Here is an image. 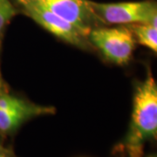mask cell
I'll list each match as a JSON object with an SVG mask.
<instances>
[{
    "label": "cell",
    "mask_w": 157,
    "mask_h": 157,
    "mask_svg": "<svg viewBox=\"0 0 157 157\" xmlns=\"http://www.w3.org/2000/svg\"><path fill=\"white\" fill-rule=\"evenodd\" d=\"M87 39L91 45L100 51L104 58L119 66L130 61L136 44L135 35L128 25L98 26L91 30Z\"/></svg>",
    "instance_id": "2"
},
{
    "label": "cell",
    "mask_w": 157,
    "mask_h": 157,
    "mask_svg": "<svg viewBox=\"0 0 157 157\" xmlns=\"http://www.w3.org/2000/svg\"><path fill=\"white\" fill-rule=\"evenodd\" d=\"M70 23L87 39L91 30L100 26L88 0H36Z\"/></svg>",
    "instance_id": "6"
},
{
    "label": "cell",
    "mask_w": 157,
    "mask_h": 157,
    "mask_svg": "<svg viewBox=\"0 0 157 157\" xmlns=\"http://www.w3.org/2000/svg\"><path fill=\"white\" fill-rule=\"evenodd\" d=\"M3 93H5V92H4V90H3V87H2V88H0V94H3Z\"/></svg>",
    "instance_id": "13"
},
{
    "label": "cell",
    "mask_w": 157,
    "mask_h": 157,
    "mask_svg": "<svg viewBox=\"0 0 157 157\" xmlns=\"http://www.w3.org/2000/svg\"><path fill=\"white\" fill-rule=\"evenodd\" d=\"M157 140V80L151 70L135 87L129 129L123 148L129 157H142L147 141Z\"/></svg>",
    "instance_id": "1"
},
{
    "label": "cell",
    "mask_w": 157,
    "mask_h": 157,
    "mask_svg": "<svg viewBox=\"0 0 157 157\" xmlns=\"http://www.w3.org/2000/svg\"><path fill=\"white\" fill-rule=\"evenodd\" d=\"M96 18L102 25H130L147 24L157 6L155 0L97 3L88 0Z\"/></svg>",
    "instance_id": "3"
},
{
    "label": "cell",
    "mask_w": 157,
    "mask_h": 157,
    "mask_svg": "<svg viewBox=\"0 0 157 157\" xmlns=\"http://www.w3.org/2000/svg\"><path fill=\"white\" fill-rule=\"evenodd\" d=\"M0 157H11L10 155H6L5 153H3V152L0 151Z\"/></svg>",
    "instance_id": "10"
},
{
    "label": "cell",
    "mask_w": 157,
    "mask_h": 157,
    "mask_svg": "<svg viewBox=\"0 0 157 157\" xmlns=\"http://www.w3.org/2000/svg\"><path fill=\"white\" fill-rule=\"evenodd\" d=\"M52 107L40 106L31 101L3 93L0 94V131L10 133L18 128L30 119L52 114Z\"/></svg>",
    "instance_id": "5"
},
{
    "label": "cell",
    "mask_w": 157,
    "mask_h": 157,
    "mask_svg": "<svg viewBox=\"0 0 157 157\" xmlns=\"http://www.w3.org/2000/svg\"><path fill=\"white\" fill-rule=\"evenodd\" d=\"M19 4L26 16L57 38L80 49L86 50L92 46L88 39L73 25L39 4L38 1L25 0Z\"/></svg>",
    "instance_id": "4"
},
{
    "label": "cell",
    "mask_w": 157,
    "mask_h": 157,
    "mask_svg": "<svg viewBox=\"0 0 157 157\" xmlns=\"http://www.w3.org/2000/svg\"><path fill=\"white\" fill-rule=\"evenodd\" d=\"M147 24L150 25L154 28L157 29V6L155 7L154 12H153L151 17H150V19H149V21H148Z\"/></svg>",
    "instance_id": "9"
},
{
    "label": "cell",
    "mask_w": 157,
    "mask_h": 157,
    "mask_svg": "<svg viewBox=\"0 0 157 157\" xmlns=\"http://www.w3.org/2000/svg\"><path fill=\"white\" fill-rule=\"evenodd\" d=\"M16 14L17 10L10 0H0V37L4 29Z\"/></svg>",
    "instance_id": "8"
},
{
    "label": "cell",
    "mask_w": 157,
    "mask_h": 157,
    "mask_svg": "<svg viewBox=\"0 0 157 157\" xmlns=\"http://www.w3.org/2000/svg\"><path fill=\"white\" fill-rule=\"evenodd\" d=\"M135 35L136 42L157 53V29L148 24L128 25Z\"/></svg>",
    "instance_id": "7"
},
{
    "label": "cell",
    "mask_w": 157,
    "mask_h": 157,
    "mask_svg": "<svg viewBox=\"0 0 157 157\" xmlns=\"http://www.w3.org/2000/svg\"><path fill=\"white\" fill-rule=\"evenodd\" d=\"M147 157H157V153L156 154H153V155H148V156Z\"/></svg>",
    "instance_id": "12"
},
{
    "label": "cell",
    "mask_w": 157,
    "mask_h": 157,
    "mask_svg": "<svg viewBox=\"0 0 157 157\" xmlns=\"http://www.w3.org/2000/svg\"><path fill=\"white\" fill-rule=\"evenodd\" d=\"M0 46H1V39H0ZM3 87V82H2V78H1V73H0V88Z\"/></svg>",
    "instance_id": "11"
},
{
    "label": "cell",
    "mask_w": 157,
    "mask_h": 157,
    "mask_svg": "<svg viewBox=\"0 0 157 157\" xmlns=\"http://www.w3.org/2000/svg\"><path fill=\"white\" fill-rule=\"evenodd\" d=\"M17 1L18 3H20V2H23V1H25V0H17Z\"/></svg>",
    "instance_id": "14"
}]
</instances>
